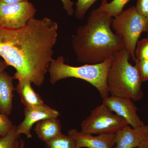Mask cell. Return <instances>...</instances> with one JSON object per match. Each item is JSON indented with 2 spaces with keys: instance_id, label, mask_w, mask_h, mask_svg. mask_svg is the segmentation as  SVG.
Returning a JSON list of instances; mask_svg holds the SVG:
<instances>
[{
  "instance_id": "obj_1",
  "label": "cell",
  "mask_w": 148,
  "mask_h": 148,
  "mask_svg": "<svg viewBox=\"0 0 148 148\" xmlns=\"http://www.w3.org/2000/svg\"><path fill=\"white\" fill-rule=\"evenodd\" d=\"M58 25L47 17L32 18L24 27L0 26V56L16 70L13 78H25L36 86L43 84L53 60Z\"/></svg>"
},
{
  "instance_id": "obj_2",
  "label": "cell",
  "mask_w": 148,
  "mask_h": 148,
  "mask_svg": "<svg viewBox=\"0 0 148 148\" xmlns=\"http://www.w3.org/2000/svg\"><path fill=\"white\" fill-rule=\"evenodd\" d=\"M112 18L98 10L91 12L86 24L72 38L77 60L88 64H100L125 48L122 40L112 32Z\"/></svg>"
},
{
  "instance_id": "obj_3",
  "label": "cell",
  "mask_w": 148,
  "mask_h": 148,
  "mask_svg": "<svg viewBox=\"0 0 148 148\" xmlns=\"http://www.w3.org/2000/svg\"><path fill=\"white\" fill-rule=\"evenodd\" d=\"M130 53L125 48L112 58L107 75L108 90L112 96L138 101L143 98V81L137 68L130 63Z\"/></svg>"
},
{
  "instance_id": "obj_4",
  "label": "cell",
  "mask_w": 148,
  "mask_h": 148,
  "mask_svg": "<svg viewBox=\"0 0 148 148\" xmlns=\"http://www.w3.org/2000/svg\"><path fill=\"white\" fill-rule=\"evenodd\" d=\"M112 58L100 64L73 66L65 64L64 57L61 56L53 59L51 63L48 70L50 82L54 84L60 80L69 77L84 80L94 86L103 99L110 95L107 79Z\"/></svg>"
},
{
  "instance_id": "obj_5",
  "label": "cell",
  "mask_w": 148,
  "mask_h": 148,
  "mask_svg": "<svg viewBox=\"0 0 148 148\" xmlns=\"http://www.w3.org/2000/svg\"><path fill=\"white\" fill-rule=\"evenodd\" d=\"M111 26L135 61L137 43L142 33L148 32L147 20L138 12L135 6H132L113 18Z\"/></svg>"
},
{
  "instance_id": "obj_6",
  "label": "cell",
  "mask_w": 148,
  "mask_h": 148,
  "mask_svg": "<svg viewBox=\"0 0 148 148\" xmlns=\"http://www.w3.org/2000/svg\"><path fill=\"white\" fill-rule=\"evenodd\" d=\"M128 125L102 103L92 110L90 115L83 121L80 131L92 135L116 134Z\"/></svg>"
},
{
  "instance_id": "obj_7",
  "label": "cell",
  "mask_w": 148,
  "mask_h": 148,
  "mask_svg": "<svg viewBox=\"0 0 148 148\" xmlns=\"http://www.w3.org/2000/svg\"><path fill=\"white\" fill-rule=\"evenodd\" d=\"M36 9L29 1L7 3L0 1V26L7 29L24 27L34 18Z\"/></svg>"
},
{
  "instance_id": "obj_8",
  "label": "cell",
  "mask_w": 148,
  "mask_h": 148,
  "mask_svg": "<svg viewBox=\"0 0 148 148\" xmlns=\"http://www.w3.org/2000/svg\"><path fill=\"white\" fill-rule=\"evenodd\" d=\"M103 99V104L125 120L131 127H135L145 125L137 114L138 108L131 99L112 95Z\"/></svg>"
},
{
  "instance_id": "obj_9",
  "label": "cell",
  "mask_w": 148,
  "mask_h": 148,
  "mask_svg": "<svg viewBox=\"0 0 148 148\" xmlns=\"http://www.w3.org/2000/svg\"><path fill=\"white\" fill-rule=\"evenodd\" d=\"M24 114V119L16 127V131L18 134H24L29 139L32 138L31 130L35 123L45 119L58 118L60 116L58 111L45 104L35 107H25Z\"/></svg>"
},
{
  "instance_id": "obj_10",
  "label": "cell",
  "mask_w": 148,
  "mask_h": 148,
  "mask_svg": "<svg viewBox=\"0 0 148 148\" xmlns=\"http://www.w3.org/2000/svg\"><path fill=\"white\" fill-rule=\"evenodd\" d=\"M68 134L75 140L77 148H114L115 145V133L94 136L73 128L69 130Z\"/></svg>"
},
{
  "instance_id": "obj_11",
  "label": "cell",
  "mask_w": 148,
  "mask_h": 148,
  "mask_svg": "<svg viewBox=\"0 0 148 148\" xmlns=\"http://www.w3.org/2000/svg\"><path fill=\"white\" fill-rule=\"evenodd\" d=\"M148 140V125L135 127L127 125L116 133L114 148H138Z\"/></svg>"
},
{
  "instance_id": "obj_12",
  "label": "cell",
  "mask_w": 148,
  "mask_h": 148,
  "mask_svg": "<svg viewBox=\"0 0 148 148\" xmlns=\"http://www.w3.org/2000/svg\"><path fill=\"white\" fill-rule=\"evenodd\" d=\"M14 79L5 71L0 73V113L8 116L13 109Z\"/></svg>"
},
{
  "instance_id": "obj_13",
  "label": "cell",
  "mask_w": 148,
  "mask_h": 148,
  "mask_svg": "<svg viewBox=\"0 0 148 148\" xmlns=\"http://www.w3.org/2000/svg\"><path fill=\"white\" fill-rule=\"evenodd\" d=\"M18 80L15 90L20 95L24 107H35L44 104L40 96L32 87L31 81L25 78H21Z\"/></svg>"
},
{
  "instance_id": "obj_14",
  "label": "cell",
  "mask_w": 148,
  "mask_h": 148,
  "mask_svg": "<svg viewBox=\"0 0 148 148\" xmlns=\"http://www.w3.org/2000/svg\"><path fill=\"white\" fill-rule=\"evenodd\" d=\"M34 130L38 138L45 143L62 133L61 121L57 118L48 119L38 122Z\"/></svg>"
},
{
  "instance_id": "obj_15",
  "label": "cell",
  "mask_w": 148,
  "mask_h": 148,
  "mask_svg": "<svg viewBox=\"0 0 148 148\" xmlns=\"http://www.w3.org/2000/svg\"><path fill=\"white\" fill-rule=\"evenodd\" d=\"M130 0H113L110 3H107V0L102 1L98 10L106 13L112 16H116L119 15L123 11L125 5Z\"/></svg>"
},
{
  "instance_id": "obj_16",
  "label": "cell",
  "mask_w": 148,
  "mask_h": 148,
  "mask_svg": "<svg viewBox=\"0 0 148 148\" xmlns=\"http://www.w3.org/2000/svg\"><path fill=\"white\" fill-rule=\"evenodd\" d=\"M46 148H77L73 138L61 133L57 137L45 143Z\"/></svg>"
},
{
  "instance_id": "obj_17",
  "label": "cell",
  "mask_w": 148,
  "mask_h": 148,
  "mask_svg": "<svg viewBox=\"0 0 148 148\" xmlns=\"http://www.w3.org/2000/svg\"><path fill=\"white\" fill-rule=\"evenodd\" d=\"M16 126L4 137H0V148H19L21 135L16 132Z\"/></svg>"
},
{
  "instance_id": "obj_18",
  "label": "cell",
  "mask_w": 148,
  "mask_h": 148,
  "mask_svg": "<svg viewBox=\"0 0 148 148\" xmlns=\"http://www.w3.org/2000/svg\"><path fill=\"white\" fill-rule=\"evenodd\" d=\"M135 60L148 59V37L140 40L137 43L135 51Z\"/></svg>"
},
{
  "instance_id": "obj_19",
  "label": "cell",
  "mask_w": 148,
  "mask_h": 148,
  "mask_svg": "<svg viewBox=\"0 0 148 148\" xmlns=\"http://www.w3.org/2000/svg\"><path fill=\"white\" fill-rule=\"evenodd\" d=\"M96 1L97 0H77L76 3L75 11V17L77 19H82L88 10Z\"/></svg>"
},
{
  "instance_id": "obj_20",
  "label": "cell",
  "mask_w": 148,
  "mask_h": 148,
  "mask_svg": "<svg viewBox=\"0 0 148 148\" xmlns=\"http://www.w3.org/2000/svg\"><path fill=\"white\" fill-rule=\"evenodd\" d=\"M15 127L8 116L0 113V137L6 136Z\"/></svg>"
},
{
  "instance_id": "obj_21",
  "label": "cell",
  "mask_w": 148,
  "mask_h": 148,
  "mask_svg": "<svg viewBox=\"0 0 148 148\" xmlns=\"http://www.w3.org/2000/svg\"><path fill=\"white\" fill-rule=\"evenodd\" d=\"M135 66L143 82L148 81V59L135 61Z\"/></svg>"
},
{
  "instance_id": "obj_22",
  "label": "cell",
  "mask_w": 148,
  "mask_h": 148,
  "mask_svg": "<svg viewBox=\"0 0 148 148\" xmlns=\"http://www.w3.org/2000/svg\"><path fill=\"white\" fill-rule=\"evenodd\" d=\"M135 6L138 12L148 21V0H137Z\"/></svg>"
},
{
  "instance_id": "obj_23",
  "label": "cell",
  "mask_w": 148,
  "mask_h": 148,
  "mask_svg": "<svg viewBox=\"0 0 148 148\" xmlns=\"http://www.w3.org/2000/svg\"><path fill=\"white\" fill-rule=\"evenodd\" d=\"M61 1L64 5V9L66 11L69 16H73L74 13V10L73 8L74 3L71 0H61Z\"/></svg>"
},
{
  "instance_id": "obj_24",
  "label": "cell",
  "mask_w": 148,
  "mask_h": 148,
  "mask_svg": "<svg viewBox=\"0 0 148 148\" xmlns=\"http://www.w3.org/2000/svg\"><path fill=\"white\" fill-rule=\"evenodd\" d=\"M8 66L4 60H0V73L4 71L5 70Z\"/></svg>"
},
{
  "instance_id": "obj_25",
  "label": "cell",
  "mask_w": 148,
  "mask_h": 148,
  "mask_svg": "<svg viewBox=\"0 0 148 148\" xmlns=\"http://www.w3.org/2000/svg\"><path fill=\"white\" fill-rule=\"evenodd\" d=\"M1 1L7 3H16L21 2L28 1V0H0Z\"/></svg>"
},
{
  "instance_id": "obj_26",
  "label": "cell",
  "mask_w": 148,
  "mask_h": 148,
  "mask_svg": "<svg viewBox=\"0 0 148 148\" xmlns=\"http://www.w3.org/2000/svg\"><path fill=\"white\" fill-rule=\"evenodd\" d=\"M138 148H148V140L144 141Z\"/></svg>"
},
{
  "instance_id": "obj_27",
  "label": "cell",
  "mask_w": 148,
  "mask_h": 148,
  "mask_svg": "<svg viewBox=\"0 0 148 148\" xmlns=\"http://www.w3.org/2000/svg\"><path fill=\"white\" fill-rule=\"evenodd\" d=\"M25 141L23 140H20V147L19 148H24L25 146Z\"/></svg>"
},
{
  "instance_id": "obj_28",
  "label": "cell",
  "mask_w": 148,
  "mask_h": 148,
  "mask_svg": "<svg viewBox=\"0 0 148 148\" xmlns=\"http://www.w3.org/2000/svg\"><path fill=\"white\" fill-rule=\"evenodd\" d=\"M147 37H148V32H147Z\"/></svg>"
}]
</instances>
